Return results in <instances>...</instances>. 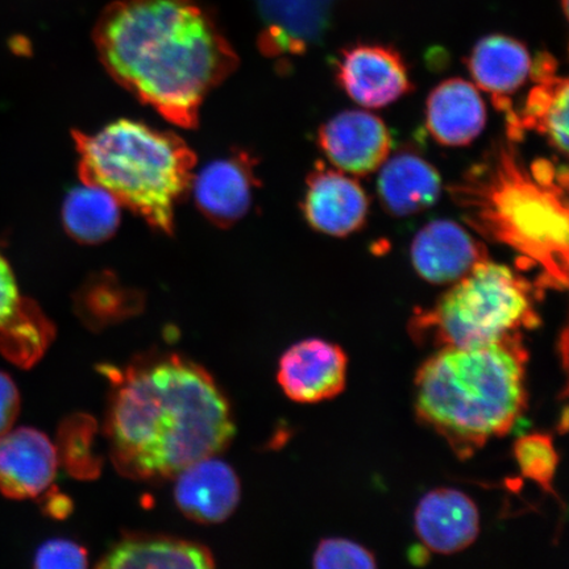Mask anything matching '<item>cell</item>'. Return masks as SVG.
Masks as SVG:
<instances>
[{"instance_id": "obj_1", "label": "cell", "mask_w": 569, "mask_h": 569, "mask_svg": "<svg viewBox=\"0 0 569 569\" xmlns=\"http://www.w3.org/2000/svg\"><path fill=\"white\" fill-rule=\"evenodd\" d=\"M111 382L106 436L113 466L127 478H176L231 443L229 401L201 366L180 355L104 366Z\"/></svg>"}, {"instance_id": "obj_2", "label": "cell", "mask_w": 569, "mask_h": 569, "mask_svg": "<svg viewBox=\"0 0 569 569\" xmlns=\"http://www.w3.org/2000/svg\"><path fill=\"white\" fill-rule=\"evenodd\" d=\"M94 41L120 84L181 127L197 124L204 98L238 66L198 0H117L99 17Z\"/></svg>"}, {"instance_id": "obj_3", "label": "cell", "mask_w": 569, "mask_h": 569, "mask_svg": "<svg viewBox=\"0 0 569 569\" xmlns=\"http://www.w3.org/2000/svg\"><path fill=\"white\" fill-rule=\"evenodd\" d=\"M518 142H492L479 161L447 188L469 229L538 269V287L568 284V172L547 159L526 162Z\"/></svg>"}, {"instance_id": "obj_4", "label": "cell", "mask_w": 569, "mask_h": 569, "mask_svg": "<svg viewBox=\"0 0 569 569\" xmlns=\"http://www.w3.org/2000/svg\"><path fill=\"white\" fill-rule=\"evenodd\" d=\"M528 351L522 333L479 347H445L416 376L419 421L446 439L461 459L503 437L528 408Z\"/></svg>"}, {"instance_id": "obj_5", "label": "cell", "mask_w": 569, "mask_h": 569, "mask_svg": "<svg viewBox=\"0 0 569 569\" xmlns=\"http://www.w3.org/2000/svg\"><path fill=\"white\" fill-rule=\"evenodd\" d=\"M82 181L109 190L156 230L173 229L196 158L174 133L120 119L94 133H76Z\"/></svg>"}, {"instance_id": "obj_6", "label": "cell", "mask_w": 569, "mask_h": 569, "mask_svg": "<svg viewBox=\"0 0 569 569\" xmlns=\"http://www.w3.org/2000/svg\"><path fill=\"white\" fill-rule=\"evenodd\" d=\"M538 289L513 269L482 261L452 283L432 309L412 318V337L438 348L496 343L539 325Z\"/></svg>"}, {"instance_id": "obj_7", "label": "cell", "mask_w": 569, "mask_h": 569, "mask_svg": "<svg viewBox=\"0 0 569 569\" xmlns=\"http://www.w3.org/2000/svg\"><path fill=\"white\" fill-rule=\"evenodd\" d=\"M336 74L346 94L368 109L387 107L412 90L407 62L390 46L347 47L336 62Z\"/></svg>"}, {"instance_id": "obj_8", "label": "cell", "mask_w": 569, "mask_h": 569, "mask_svg": "<svg viewBox=\"0 0 569 569\" xmlns=\"http://www.w3.org/2000/svg\"><path fill=\"white\" fill-rule=\"evenodd\" d=\"M476 88L488 92L497 110L507 117V137L517 139V112L511 96L529 80L532 59L528 47L507 34H488L478 41L467 59Z\"/></svg>"}, {"instance_id": "obj_9", "label": "cell", "mask_w": 569, "mask_h": 569, "mask_svg": "<svg viewBox=\"0 0 569 569\" xmlns=\"http://www.w3.org/2000/svg\"><path fill=\"white\" fill-rule=\"evenodd\" d=\"M326 158L341 172L366 177L389 159L391 137L375 113L348 110L326 122L318 132Z\"/></svg>"}, {"instance_id": "obj_10", "label": "cell", "mask_w": 569, "mask_h": 569, "mask_svg": "<svg viewBox=\"0 0 569 569\" xmlns=\"http://www.w3.org/2000/svg\"><path fill=\"white\" fill-rule=\"evenodd\" d=\"M54 326L30 298L20 293L16 273L0 252V353L28 369L51 347Z\"/></svg>"}, {"instance_id": "obj_11", "label": "cell", "mask_w": 569, "mask_h": 569, "mask_svg": "<svg viewBox=\"0 0 569 569\" xmlns=\"http://www.w3.org/2000/svg\"><path fill=\"white\" fill-rule=\"evenodd\" d=\"M347 366V355L339 346L320 339H306L282 355L277 380L290 400L322 402L345 390Z\"/></svg>"}, {"instance_id": "obj_12", "label": "cell", "mask_w": 569, "mask_h": 569, "mask_svg": "<svg viewBox=\"0 0 569 569\" xmlns=\"http://www.w3.org/2000/svg\"><path fill=\"white\" fill-rule=\"evenodd\" d=\"M487 260L486 244L452 220H433L416 234L411 243L412 267L432 284L458 282Z\"/></svg>"}, {"instance_id": "obj_13", "label": "cell", "mask_w": 569, "mask_h": 569, "mask_svg": "<svg viewBox=\"0 0 569 569\" xmlns=\"http://www.w3.org/2000/svg\"><path fill=\"white\" fill-rule=\"evenodd\" d=\"M59 466L57 447L44 432L19 427L0 437V492L12 500L47 493Z\"/></svg>"}, {"instance_id": "obj_14", "label": "cell", "mask_w": 569, "mask_h": 569, "mask_svg": "<svg viewBox=\"0 0 569 569\" xmlns=\"http://www.w3.org/2000/svg\"><path fill=\"white\" fill-rule=\"evenodd\" d=\"M369 201L365 189L341 170L318 163L306 181L303 212L312 229L345 238L367 222Z\"/></svg>"}, {"instance_id": "obj_15", "label": "cell", "mask_w": 569, "mask_h": 569, "mask_svg": "<svg viewBox=\"0 0 569 569\" xmlns=\"http://www.w3.org/2000/svg\"><path fill=\"white\" fill-rule=\"evenodd\" d=\"M415 528L426 549L451 555L468 549L480 532L476 503L457 489L439 488L419 501Z\"/></svg>"}, {"instance_id": "obj_16", "label": "cell", "mask_w": 569, "mask_h": 569, "mask_svg": "<svg viewBox=\"0 0 569 569\" xmlns=\"http://www.w3.org/2000/svg\"><path fill=\"white\" fill-rule=\"evenodd\" d=\"M254 183L253 161L243 153L206 163L191 177L189 189L211 222L227 226L238 222L251 208Z\"/></svg>"}, {"instance_id": "obj_17", "label": "cell", "mask_w": 569, "mask_h": 569, "mask_svg": "<svg viewBox=\"0 0 569 569\" xmlns=\"http://www.w3.org/2000/svg\"><path fill=\"white\" fill-rule=\"evenodd\" d=\"M558 62L550 53H539L532 60L531 88L523 110L517 112V138L533 131L549 141L561 154H568V98L567 77L558 76Z\"/></svg>"}, {"instance_id": "obj_18", "label": "cell", "mask_w": 569, "mask_h": 569, "mask_svg": "<svg viewBox=\"0 0 569 569\" xmlns=\"http://www.w3.org/2000/svg\"><path fill=\"white\" fill-rule=\"evenodd\" d=\"M177 507L193 521L220 523L240 501V482L227 462L212 457L198 460L176 476Z\"/></svg>"}, {"instance_id": "obj_19", "label": "cell", "mask_w": 569, "mask_h": 569, "mask_svg": "<svg viewBox=\"0 0 569 569\" xmlns=\"http://www.w3.org/2000/svg\"><path fill=\"white\" fill-rule=\"evenodd\" d=\"M266 31V53L298 54L323 39L336 0H253Z\"/></svg>"}, {"instance_id": "obj_20", "label": "cell", "mask_w": 569, "mask_h": 569, "mask_svg": "<svg viewBox=\"0 0 569 569\" xmlns=\"http://www.w3.org/2000/svg\"><path fill=\"white\" fill-rule=\"evenodd\" d=\"M426 124L440 146L471 144L487 124V106L479 89L461 78L439 83L427 99Z\"/></svg>"}, {"instance_id": "obj_21", "label": "cell", "mask_w": 569, "mask_h": 569, "mask_svg": "<svg viewBox=\"0 0 569 569\" xmlns=\"http://www.w3.org/2000/svg\"><path fill=\"white\" fill-rule=\"evenodd\" d=\"M98 568H213L208 547L181 538L156 536V533L128 532L110 547L99 560Z\"/></svg>"}, {"instance_id": "obj_22", "label": "cell", "mask_w": 569, "mask_h": 569, "mask_svg": "<svg viewBox=\"0 0 569 569\" xmlns=\"http://www.w3.org/2000/svg\"><path fill=\"white\" fill-rule=\"evenodd\" d=\"M377 190L383 209L391 216L409 217L437 203L442 178L421 156L402 152L383 162Z\"/></svg>"}, {"instance_id": "obj_23", "label": "cell", "mask_w": 569, "mask_h": 569, "mask_svg": "<svg viewBox=\"0 0 569 569\" xmlns=\"http://www.w3.org/2000/svg\"><path fill=\"white\" fill-rule=\"evenodd\" d=\"M122 204L99 184L82 182L63 201L62 222L80 243L98 244L116 233Z\"/></svg>"}, {"instance_id": "obj_24", "label": "cell", "mask_w": 569, "mask_h": 569, "mask_svg": "<svg viewBox=\"0 0 569 569\" xmlns=\"http://www.w3.org/2000/svg\"><path fill=\"white\" fill-rule=\"evenodd\" d=\"M96 423L87 416H73L63 422L60 430V462L80 479H92L101 471L102 461L92 451Z\"/></svg>"}, {"instance_id": "obj_25", "label": "cell", "mask_w": 569, "mask_h": 569, "mask_svg": "<svg viewBox=\"0 0 569 569\" xmlns=\"http://www.w3.org/2000/svg\"><path fill=\"white\" fill-rule=\"evenodd\" d=\"M515 457L519 471L547 493H552V480L559 462L549 433H530L519 438L515 445Z\"/></svg>"}, {"instance_id": "obj_26", "label": "cell", "mask_w": 569, "mask_h": 569, "mask_svg": "<svg viewBox=\"0 0 569 569\" xmlns=\"http://www.w3.org/2000/svg\"><path fill=\"white\" fill-rule=\"evenodd\" d=\"M318 569H371L376 568L375 555L365 546L343 538L323 539L312 558Z\"/></svg>"}, {"instance_id": "obj_27", "label": "cell", "mask_w": 569, "mask_h": 569, "mask_svg": "<svg viewBox=\"0 0 569 569\" xmlns=\"http://www.w3.org/2000/svg\"><path fill=\"white\" fill-rule=\"evenodd\" d=\"M34 568H87L89 555L83 546L68 539H52L39 547Z\"/></svg>"}, {"instance_id": "obj_28", "label": "cell", "mask_w": 569, "mask_h": 569, "mask_svg": "<svg viewBox=\"0 0 569 569\" xmlns=\"http://www.w3.org/2000/svg\"><path fill=\"white\" fill-rule=\"evenodd\" d=\"M20 412V393L12 377L0 371V437L9 432Z\"/></svg>"}, {"instance_id": "obj_29", "label": "cell", "mask_w": 569, "mask_h": 569, "mask_svg": "<svg viewBox=\"0 0 569 569\" xmlns=\"http://www.w3.org/2000/svg\"><path fill=\"white\" fill-rule=\"evenodd\" d=\"M47 509L49 515L56 518H66L71 511V502L69 498L62 495H53V497L49 498Z\"/></svg>"}]
</instances>
